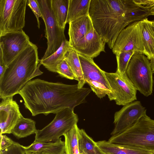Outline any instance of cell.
<instances>
[{
    "label": "cell",
    "instance_id": "6da1fadb",
    "mask_svg": "<svg viewBox=\"0 0 154 154\" xmlns=\"http://www.w3.org/2000/svg\"><path fill=\"white\" fill-rule=\"evenodd\" d=\"M90 88H79L77 84L69 85L49 82L40 79L31 80L20 91L25 107L32 116L56 114L60 111L75 107L85 102Z\"/></svg>",
    "mask_w": 154,
    "mask_h": 154
},
{
    "label": "cell",
    "instance_id": "7a4b0ae2",
    "mask_svg": "<svg viewBox=\"0 0 154 154\" xmlns=\"http://www.w3.org/2000/svg\"><path fill=\"white\" fill-rule=\"evenodd\" d=\"M38 48L32 42L7 66L0 77V98L13 97L31 79L42 74Z\"/></svg>",
    "mask_w": 154,
    "mask_h": 154
},
{
    "label": "cell",
    "instance_id": "3957f363",
    "mask_svg": "<svg viewBox=\"0 0 154 154\" xmlns=\"http://www.w3.org/2000/svg\"><path fill=\"white\" fill-rule=\"evenodd\" d=\"M125 0H91L89 15L96 32L112 49L120 32L128 26Z\"/></svg>",
    "mask_w": 154,
    "mask_h": 154
},
{
    "label": "cell",
    "instance_id": "277c9868",
    "mask_svg": "<svg viewBox=\"0 0 154 154\" xmlns=\"http://www.w3.org/2000/svg\"><path fill=\"white\" fill-rule=\"evenodd\" d=\"M108 141L154 151V120L146 114L131 127L112 135Z\"/></svg>",
    "mask_w": 154,
    "mask_h": 154
},
{
    "label": "cell",
    "instance_id": "5b68a950",
    "mask_svg": "<svg viewBox=\"0 0 154 154\" xmlns=\"http://www.w3.org/2000/svg\"><path fill=\"white\" fill-rule=\"evenodd\" d=\"M126 73L137 90L146 97L152 92L153 73L147 57L135 52L131 58Z\"/></svg>",
    "mask_w": 154,
    "mask_h": 154
},
{
    "label": "cell",
    "instance_id": "8992f818",
    "mask_svg": "<svg viewBox=\"0 0 154 154\" xmlns=\"http://www.w3.org/2000/svg\"><path fill=\"white\" fill-rule=\"evenodd\" d=\"M53 120L41 130H38L34 141L48 142L54 141L71 130L78 121L74 110L64 109L55 114Z\"/></svg>",
    "mask_w": 154,
    "mask_h": 154
},
{
    "label": "cell",
    "instance_id": "52a82bcc",
    "mask_svg": "<svg viewBox=\"0 0 154 154\" xmlns=\"http://www.w3.org/2000/svg\"><path fill=\"white\" fill-rule=\"evenodd\" d=\"M27 0H0V36L22 30Z\"/></svg>",
    "mask_w": 154,
    "mask_h": 154
},
{
    "label": "cell",
    "instance_id": "ba28073f",
    "mask_svg": "<svg viewBox=\"0 0 154 154\" xmlns=\"http://www.w3.org/2000/svg\"><path fill=\"white\" fill-rule=\"evenodd\" d=\"M40 8L45 26V37L47 48L42 59H45L54 53L66 39L64 29L61 28L52 10L51 0H36Z\"/></svg>",
    "mask_w": 154,
    "mask_h": 154
},
{
    "label": "cell",
    "instance_id": "9c48e42d",
    "mask_svg": "<svg viewBox=\"0 0 154 154\" xmlns=\"http://www.w3.org/2000/svg\"><path fill=\"white\" fill-rule=\"evenodd\" d=\"M84 80L97 97L101 98L107 95L110 100L114 97L105 74L93 59L79 54Z\"/></svg>",
    "mask_w": 154,
    "mask_h": 154
},
{
    "label": "cell",
    "instance_id": "30bf717a",
    "mask_svg": "<svg viewBox=\"0 0 154 154\" xmlns=\"http://www.w3.org/2000/svg\"><path fill=\"white\" fill-rule=\"evenodd\" d=\"M116 104L125 105L137 100V89L126 73L121 74L105 72Z\"/></svg>",
    "mask_w": 154,
    "mask_h": 154
},
{
    "label": "cell",
    "instance_id": "8fae6325",
    "mask_svg": "<svg viewBox=\"0 0 154 154\" xmlns=\"http://www.w3.org/2000/svg\"><path fill=\"white\" fill-rule=\"evenodd\" d=\"M112 49L115 55L128 51H134L144 54V47L139 21L129 24L121 31Z\"/></svg>",
    "mask_w": 154,
    "mask_h": 154
},
{
    "label": "cell",
    "instance_id": "7c38bea8",
    "mask_svg": "<svg viewBox=\"0 0 154 154\" xmlns=\"http://www.w3.org/2000/svg\"><path fill=\"white\" fill-rule=\"evenodd\" d=\"M31 42L23 30L9 32L0 36V51L7 66Z\"/></svg>",
    "mask_w": 154,
    "mask_h": 154
},
{
    "label": "cell",
    "instance_id": "4fadbf2b",
    "mask_svg": "<svg viewBox=\"0 0 154 154\" xmlns=\"http://www.w3.org/2000/svg\"><path fill=\"white\" fill-rule=\"evenodd\" d=\"M146 111L145 107L139 101H136L124 105L115 114V127L111 135L120 133L131 127L146 114Z\"/></svg>",
    "mask_w": 154,
    "mask_h": 154
},
{
    "label": "cell",
    "instance_id": "5bb4252c",
    "mask_svg": "<svg viewBox=\"0 0 154 154\" xmlns=\"http://www.w3.org/2000/svg\"><path fill=\"white\" fill-rule=\"evenodd\" d=\"M13 97L2 99L0 103V134H11V131L22 115Z\"/></svg>",
    "mask_w": 154,
    "mask_h": 154
},
{
    "label": "cell",
    "instance_id": "9a60e30c",
    "mask_svg": "<svg viewBox=\"0 0 154 154\" xmlns=\"http://www.w3.org/2000/svg\"><path fill=\"white\" fill-rule=\"evenodd\" d=\"M106 43L94 29L72 48L79 54L93 59L105 52Z\"/></svg>",
    "mask_w": 154,
    "mask_h": 154
},
{
    "label": "cell",
    "instance_id": "2e32d148",
    "mask_svg": "<svg viewBox=\"0 0 154 154\" xmlns=\"http://www.w3.org/2000/svg\"><path fill=\"white\" fill-rule=\"evenodd\" d=\"M69 24V42L70 47L72 48L94 29L89 15L80 17Z\"/></svg>",
    "mask_w": 154,
    "mask_h": 154
},
{
    "label": "cell",
    "instance_id": "e0dca14e",
    "mask_svg": "<svg viewBox=\"0 0 154 154\" xmlns=\"http://www.w3.org/2000/svg\"><path fill=\"white\" fill-rule=\"evenodd\" d=\"M106 154H153L154 151L128 145L114 143L103 140L96 142Z\"/></svg>",
    "mask_w": 154,
    "mask_h": 154
},
{
    "label": "cell",
    "instance_id": "ac0fdd59",
    "mask_svg": "<svg viewBox=\"0 0 154 154\" xmlns=\"http://www.w3.org/2000/svg\"><path fill=\"white\" fill-rule=\"evenodd\" d=\"M25 152H38L40 154H65L64 141L60 137L57 140L50 142L34 141L30 145L23 146Z\"/></svg>",
    "mask_w": 154,
    "mask_h": 154
},
{
    "label": "cell",
    "instance_id": "d6986e66",
    "mask_svg": "<svg viewBox=\"0 0 154 154\" xmlns=\"http://www.w3.org/2000/svg\"><path fill=\"white\" fill-rule=\"evenodd\" d=\"M139 26L144 47V53L150 60L154 57V32L151 21L147 18L139 21Z\"/></svg>",
    "mask_w": 154,
    "mask_h": 154
},
{
    "label": "cell",
    "instance_id": "ffe728a7",
    "mask_svg": "<svg viewBox=\"0 0 154 154\" xmlns=\"http://www.w3.org/2000/svg\"><path fill=\"white\" fill-rule=\"evenodd\" d=\"M70 47L69 41L66 39L54 53L48 57L40 60V62L50 71L56 72L57 67L62 61Z\"/></svg>",
    "mask_w": 154,
    "mask_h": 154
},
{
    "label": "cell",
    "instance_id": "44dd1931",
    "mask_svg": "<svg viewBox=\"0 0 154 154\" xmlns=\"http://www.w3.org/2000/svg\"><path fill=\"white\" fill-rule=\"evenodd\" d=\"M126 17L129 25L141 21L152 15L153 11L137 5L133 0H125Z\"/></svg>",
    "mask_w": 154,
    "mask_h": 154
},
{
    "label": "cell",
    "instance_id": "7402d4cb",
    "mask_svg": "<svg viewBox=\"0 0 154 154\" xmlns=\"http://www.w3.org/2000/svg\"><path fill=\"white\" fill-rule=\"evenodd\" d=\"M91 0H69L67 23L89 15Z\"/></svg>",
    "mask_w": 154,
    "mask_h": 154
},
{
    "label": "cell",
    "instance_id": "603a6c76",
    "mask_svg": "<svg viewBox=\"0 0 154 154\" xmlns=\"http://www.w3.org/2000/svg\"><path fill=\"white\" fill-rule=\"evenodd\" d=\"M64 60L68 64L77 79L79 88L83 87L85 83L78 53L73 48L70 47L65 55Z\"/></svg>",
    "mask_w": 154,
    "mask_h": 154
},
{
    "label": "cell",
    "instance_id": "cb8c5ba5",
    "mask_svg": "<svg viewBox=\"0 0 154 154\" xmlns=\"http://www.w3.org/2000/svg\"><path fill=\"white\" fill-rule=\"evenodd\" d=\"M35 124L34 121L30 119L25 118L22 116L12 130L11 134L18 139L35 134L38 130Z\"/></svg>",
    "mask_w": 154,
    "mask_h": 154
},
{
    "label": "cell",
    "instance_id": "d4e9b609",
    "mask_svg": "<svg viewBox=\"0 0 154 154\" xmlns=\"http://www.w3.org/2000/svg\"><path fill=\"white\" fill-rule=\"evenodd\" d=\"M65 154H80L79 148L80 129L77 124L63 135Z\"/></svg>",
    "mask_w": 154,
    "mask_h": 154
},
{
    "label": "cell",
    "instance_id": "484cf974",
    "mask_svg": "<svg viewBox=\"0 0 154 154\" xmlns=\"http://www.w3.org/2000/svg\"><path fill=\"white\" fill-rule=\"evenodd\" d=\"M69 0H51V8L59 26L64 29L67 23Z\"/></svg>",
    "mask_w": 154,
    "mask_h": 154
},
{
    "label": "cell",
    "instance_id": "4316f807",
    "mask_svg": "<svg viewBox=\"0 0 154 154\" xmlns=\"http://www.w3.org/2000/svg\"><path fill=\"white\" fill-rule=\"evenodd\" d=\"M80 152L84 151L87 154H106L99 148L96 142L87 134L84 129H80Z\"/></svg>",
    "mask_w": 154,
    "mask_h": 154
},
{
    "label": "cell",
    "instance_id": "83f0119b",
    "mask_svg": "<svg viewBox=\"0 0 154 154\" xmlns=\"http://www.w3.org/2000/svg\"><path fill=\"white\" fill-rule=\"evenodd\" d=\"M135 52L134 51H124L116 55L117 64V72L121 74L126 73L130 60Z\"/></svg>",
    "mask_w": 154,
    "mask_h": 154
},
{
    "label": "cell",
    "instance_id": "f1b7e54d",
    "mask_svg": "<svg viewBox=\"0 0 154 154\" xmlns=\"http://www.w3.org/2000/svg\"><path fill=\"white\" fill-rule=\"evenodd\" d=\"M56 72L62 77L77 81V78L64 60L62 61L57 66Z\"/></svg>",
    "mask_w": 154,
    "mask_h": 154
},
{
    "label": "cell",
    "instance_id": "f546056e",
    "mask_svg": "<svg viewBox=\"0 0 154 154\" xmlns=\"http://www.w3.org/2000/svg\"><path fill=\"white\" fill-rule=\"evenodd\" d=\"M23 146L16 143L4 150H0V154H25Z\"/></svg>",
    "mask_w": 154,
    "mask_h": 154
},
{
    "label": "cell",
    "instance_id": "4dcf8cb0",
    "mask_svg": "<svg viewBox=\"0 0 154 154\" xmlns=\"http://www.w3.org/2000/svg\"><path fill=\"white\" fill-rule=\"evenodd\" d=\"M27 4L31 8L35 15L37 20L38 29L40 27V23L39 20L40 17H42V14L39 6L36 0H27Z\"/></svg>",
    "mask_w": 154,
    "mask_h": 154
},
{
    "label": "cell",
    "instance_id": "1f68e13d",
    "mask_svg": "<svg viewBox=\"0 0 154 154\" xmlns=\"http://www.w3.org/2000/svg\"><path fill=\"white\" fill-rule=\"evenodd\" d=\"M0 150H5L16 143L6 135L0 134Z\"/></svg>",
    "mask_w": 154,
    "mask_h": 154
},
{
    "label": "cell",
    "instance_id": "d6a6232c",
    "mask_svg": "<svg viewBox=\"0 0 154 154\" xmlns=\"http://www.w3.org/2000/svg\"><path fill=\"white\" fill-rule=\"evenodd\" d=\"M137 5L154 11V0H133Z\"/></svg>",
    "mask_w": 154,
    "mask_h": 154
},
{
    "label": "cell",
    "instance_id": "836d02e7",
    "mask_svg": "<svg viewBox=\"0 0 154 154\" xmlns=\"http://www.w3.org/2000/svg\"><path fill=\"white\" fill-rule=\"evenodd\" d=\"M6 67L4 61L2 53L0 51V77L3 74Z\"/></svg>",
    "mask_w": 154,
    "mask_h": 154
},
{
    "label": "cell",
    "instance_id": "e575fe53",
    "mask_svg": "<svg viewBox=\"0 0 154 154\" xmlns=\"http://www.w3.org/2000/svg\"><path fill=\"white\" fill-rule=\"evenodd\" d=\"M150 64L153 73L154 74V57L150 60Z\"/></svg>",
    "mask_w": 154,
    "mask_h": 154
},
{
    "label": "cell",
    "instance_id": "d590c367",
    "mask_svg": "<svg viewBox=\"0 0 154 154\" xmlns=\"http://www.w3.org/2000/svg\"><path fill=\"white\" fill-rule=\"evenodd\" d=\"M25 154H40L38 152H26Z\"/></svg>",
    "mask_w": 154,
    "mask_h": 154
},
{
    "label": "cell",
    "instance_id": "8d00e7d4",
    "mask_svg": "<svg viewBox=\"0 0 154 154\" xmlns=\"http://www.w3.org/2000/svg\"><path fill=\"white\" fill-rule=\"evenodd\" d=\"M152 26L154 32V20L151 21Z\"/></svg>",
    "mask_w": 154,
    "mask_h": 154
},
{
    "label": "cell",
    "instance_id": "74e56055",
    "mask_svg": "<svg viewBox=\"0 0 154 154\" xmlns=\"http://www.w3.org/2000/svg\"><path fill=\"white\" fill-rule=\"evenodd\" d=\"M80 154H87L84 151H81L80 152Z\"/></svg>",
    "mask_w": 154,
    "mask_h": 154
},
{
    "label": "cell",
    "instance_id": "f35d334b",
    "mask_svg": "<svg viewBox=\"0 0 154 154\" xmlns=\"http://www.w3.org/2000/svg\"><path fill=\"white\" fill-rule=\"evenodd\" d=\"M152 15H154V11L152 13Z\"/></svg>",
    "mask_w": 154,
    "mask_h": 154
},
{
    "label": "cell",
    "instance_id": "ab89813d",
    "mask_svg": "<svg viewBox=\"0 0 154 154\" xmlns=\"http://www.w3.org/2000/svg\"></svg>",
    "mask_w": 154,
    "mask_h": 154
}]
</instances>
